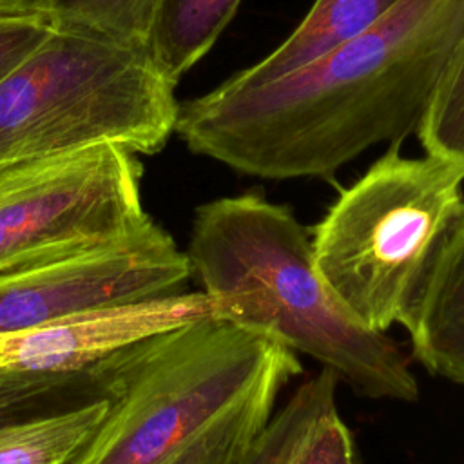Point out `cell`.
Here are the masks:
<instances>
[{
    "mask_svg": "<svg viewBox=\"0 0 464 464\" xmlns=\"http://www.w3.org/2000/svg\"><path fill=\"white\" fill-rule=\"evenodd\" d=\"M339 375L323 368L304 381L252 442L239 464H286L315 420L335 406Z\"/></svg>",
    "mask_w": 464,
    "mask_h": 464,
    "instance_id": "4fadbf2b",
    "label": "cell"
},
{
    "mask_svg": "<svg viewBox=\"0 0 464 464\" xmlns=\"http://www.w3.org/2000/svg\"><path fill=\"white\" fill-rule=\"evenodd\" d=\"M406 330L419 362L435 375L464 384V205L433 261Z\"/></svg>",
    "mask_w": 464,
    "mask_h": 464,
    "instance_id": "ba28073f",
    "label": "cell"
},
{
    "mask_svg": "<svg viewBox=\"0 0 464 464\" xmlns=\"http://www.w3.org/2000/svg\"><path fill=\"white\" fill-rule=\"evenodd\" d=\"M150 45L53 25L0 78V172L98 145L154 154L179 105Z\"/></svg>",
    "mask_w": 464,
    "mask_h": 464,
    "instance_id": "3957f363",
    "label": "cell"
},
{
    "mask_svg": "<svg viewBox=\"0 0 464 464\" xmlns=\"http://www.w3.org/2000/svg\"><path fill=\"white\" fill-rule=\"evenodd\" d=\"M91 368L67 375L0 372V424L100 399Z\"/></svg>",
    "mask_w": 464,
    "mask_h": 464,
    "instance_id": "9a60e30c",
    "label": "cell"
},
{
    "mask_svg": "<svg viewBox=\"0 0 464 464\" xmlns=\"http://www.w3.org/2000/svg\"><path fill=\"white\" fill-rule=\"evenodd\" d=\"M212 315L205 292L83 308L0 339V372L67 375L150 335ZM214 317V315H212Z\"/></svg>",
    "mask_w": 464,
    "mask_h": 464,
    "instance_id": "52a82bcc",
    "label": "cell"
},
{
    "mask_svg": "<svg viewBox=\"0 0 464 464\" xmlns=\"http://www.w3.org/2000/svg\"><path fill=\"white\" fill-rule=\"evenodd\" d=\"M212 315L314 357L359 393L411 402L419 386L399 346L359 324L321 279L308 230L257 194L196 208L185 252Z\"/></svg>",
    "mask_w": 464,
    "mask_h": 464,
    "instance_id": "7a4b0ae2",
    "label": "cell"
},
{
    "mask_svg": "<svg viewBox=\"0 0 464 464\" xmlns=\"http://www.w3.org/2000/svg\"><path fill=\"white\" fill-rule=\"evenodd\" d=\"M285 346L201 317L91 366L107 410L65 464H163L243 397Z\"/></svg>",
    "mask_w": 464,
    "mask_h": 464,
    "instance_id": "5b68a950",
    "label": "cell"
},
{
    "mask_svg": "<svg viewBox=\"0 0 464 464\" xmlns=\"http://www.w3.org/2000/svg\"><path fill=\"white\" fill-rule=\"evenodd\" d=\"M163 0H38L36 13L53 25L80 29L98 36L150 45Z\"/></svg>",
    "mask_w": 464,
    "mask_h": 464,
    "instance_id": "5bb4252c",
    "label": "cell"
},
{
    "mask_svg": "<svg viewBox=\"0 0 464 464\" xmlns=\"http://www.w3.org/2000/svg\"><path fill=\"white\" fill-rule=\"evenodd\" d=\"M286 464H355L353 440L337 406L315 420Z\"/></svg>",
    "mask_w": 464,
    "mask_h": 464,
    "instance_id": "e0dca14e",
    "label": "cell"
},
{
    "mask_svg": "<svg viewBox=\"0 0 464 464\" xmlns=\"http://www.w3.org/2000/svg\"><path fill=\"white\" fill-rule=\"evenodd\" d=\"M36 4L38 0H0V14L36 13Z\"/></svg>",
    "mask_w": 464,
    "mask_h": 464,
    "instance_id": "d6986e66",
    "label": "cell"
},
{
    "mask_svg": "<svg viewBox=\"0 0 464 464\" xmlns=\"http://www.w3.org/2000/svg\"><path fill=\"white\" fill-rule=\"evenodd\" d=\"M402 0H315L294 33L268 56L230 76L234 87L276 82L355 38L386 18Z\"/></svg>",
    "mask_w": 464,
    "mask_h": 464,
    "instance_id": "9c48e42d",
    "label": "cell"
},
{
    "mask_svg": "<svg viewBox=\"0 0 464 464\" xmlns=\"http://www.w3.org/2000/svg\"><path fill=\"white\" fill-rule=\"evenodd\" d=\"M107 399L0 424V464H65L100 424Z\"/></svg>",
    "mask_w": 464,
    "mask_h": 464,
    "instance_id": "8fae6325",
    "label": "cell"
},
{
    "mask_svg": "<svg viewBox=\"0 0 464 464\" xmlns=\"http://www.w3.org/2000/svg\"><path fill=\"white\" fill-rule=\"evenodd\" d=\"M241 0H163L150 49L165 71L178 80L199 62L228 25Z\"/></svg>",
    "mask_w": 464,
    "mask_h": 464,
    "instance_id": "7c38bea8",
    "label": "cell"
},
{
    "mask_svg": "<svg viewBox=\"0 0 464 464\" xmlns=\"http://www.w3.org/2000/svg\"><path fill=\"white\" fill-rule=\"evenodd\" d=\"M141 163L118 145L0 172V272L80 252L145 225Z\"/></svg>",
    "mask_w": 464,
    "mask_h": 464,
    "instance_id": "8992f818",
    "label": "cell"
},
{
    "mask_svg": "<svg viewBox=\"0 0 464 464\" xmlns=\"http://www.w3.org/2000/svg\"><path fill=\"white\" fill-rule=\"evenodd\" d=\"M464 47V0H402L386 18L261 87L227 82L179 105L187 147L270 179L330 176L417 130Z\"/></svg>",
    "mask_w": 464,
    "mask_h": 464,
    "instance_id": "6da1fadb",
    "label": "cell"
},
{
    "mask_svg": "<svg viewBox=\"0 0 464 464\" xmlns=\"http://www.w3.org/2000/svg\"><path fill=\"white\" fill-rule=\"evenodd\" d=\"M301 372L294 352L283 348L259 381L210 420L163 464H239L272 417L281 388Z\"/></svg>",
    "mask_w": 464,
    "mask_h": 464,
    "instance_id": "30bf717a",
    "label": "cell"
},
{
    "mask_svg": "<svg viewBox=\"0 0 464 464\" xmlns=\"http://www.w3.org/2000/svg\"><path fill=\"white\" fill-rule=\"evenodd\" d=\"M51 29V20L36 13L0 14V78L38 47Z\"/></svg>",
    "mask_w": 464,
    "mask_h": 464,
    "instance_id": "ac0fdd59",
    "label": "cell"
},
{
    "mask_svg": "<svg viewBox=\"0 0 464 464\" xmlns=\"http://www.w3.org/2000/svg\"><path fill=\"white\" fill-rule=\"evenodd\" d=\"M426 154L464 170V47L417 127Z\"/></svg>",
    "mask_w": 464,
    "mask_h": 464,
    "instance_id": "2e32d148",
    "label": "cell"
},
{
    "mask_svg": "<svg viewBox=\"0 0 464 464\" xmlns=\"http://www.w3.org/2000/svg\"><path fill=\"white\" fill-rule=\"evenodd\" d=\"M399 143L341 192L312 239L315 268L364 328L410 326L433 261L462 210L464 170Z\"/></svg>",
    "mask_w": 464,
    "mask_h": 464,
    "instance_id": "277c9868",
    "label": "cell"
}]
</instances>
